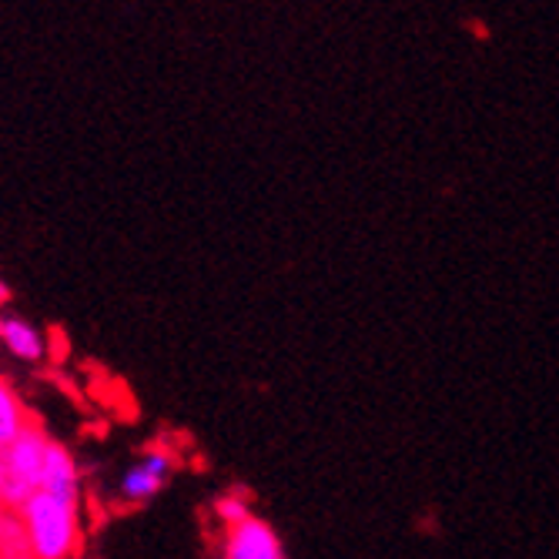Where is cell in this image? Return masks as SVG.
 <instances>
[{
    "label": "cell",
    "instance_id": "6da1fadb",
    "mask_svg": "<svg viewBox=\"0 0 559 559\" xmlns=\"http://www.w3.org/2000/svg\"><path fill=\"white\" fill-rule=\"evenodd\" d=\"M21 516L34 543V559H71L81 549L78 502H64L50 492H34Z\"/></svg>",
    "mask_w": 559,
    "mask_h": 559
},
{
    "label": "cell",
    "instance_id": "7a4b0ae2",
    "mask_svg": "<svg viewBox=\"0 0 559 559\" xmlns=\"http://www.w3.org/2000/svg\"><path fill=\"white\" fill-rule=\"evenodd\" d=\"M47 432L37 419L24 426V432L0 449V492L11 513H24V506L40 492V476H44V455H47Z\"/></svg>",
    "mask_w": 559,
    "mask_h": 559
},
{
    "label": "cell",
    "instance_id": "3957f363",
    "mask_svg": "<svg viewBox=\"0 0 559 559\" xmlns=\"http://www.w3.org/2000/svg\"><path fill=\"white\" fill-rule=\"evenodd\" d=\"M222 559H285V552L269 523L248 516V520L228 526Z\"/></svg>",
    "mask_w": 559,
    "mask_h": 559
},
{
    "label": "cell",
    "instance_id": "277c9868",
    "mask_svg": "<svg viewBox=\"0 0 559 559\" xmlns=\"http://www.w3.org/2000/svg\"><path fill=\"white\" fill-rule=\"evenodd\" d=\"M40 492H50L64 502H81V476L78 463L61 442H47L44 455V476H40Z\"/></svg>",
    "mask_w": 559,
    "mask_h": 559
},
{
    "label": "cell",
    "instance_id": "5b68a950",
    "mask_svg": "<svg viewBox=\"0 0 559 559\" xmlns=\"http://www.w3.org/2000/svg\"><path fill=\"white\" fill-rule=\"evenodd\" d=\"M171 469H175V455H171V452H147L138 466H131V469L124 473L121 496H124L128 502H144V499H151V496H155V492L165 486V479H168Z\"/></svg>",
    "mask_w": 559,
    "mask_h": 559
},
{
    "label": "cell",
    "instance_id": "8992f818",
    "mask_svg": "<svg viewBox=\"0 0 559 559\" xmlns=\"http://www.w3.org/2000/svg\"><path fill=\"white\" fill-rule=\"evenodd\" d=\"M27 423H31V416L24 409L21 395L14 392V385L4 376H0V449H8L24 432Z\"/></svg>",
    "mask_w": 559,
    "mask_h": 559
},
{
    "label": "cell",
    "instance_id": "52a82bcc",
    "mask_svg": "<svg viewBox=\"0 0 559 559\" xmlns=\"http://www.w3.org/2000/svg\"><path fill=\"white\" fill-rule=\"evenodd\" d=\"M0 342H4L14 355L27 362H37L44 355V338L37 329H31L27 322L21 319H0Z\"/></svg>",
    "mask_w": 559,
    "mask_h": 559
},
{
    "label": "cell",
    "instance_id": "ba28073f",
    "mask_svg": "<svg viewBox=\"0 0 559 559\" xmlns=\"http://www.w3.org/2000/svg\"><path fill=\"white\" fill-rule=\"evenodd\" d=\"M0 559H34V543L21 513H8L0 523Z\"/></svg>",
    "mask_w": 559,
    "mask_h": 559
},
{
    "label": "cell",
    "instance_id": "9c48e42d",
    "mask_svg": "<svg viewBox=\"0 0 559 559\" xmlns=\"http://www.w3.org/2000/svg\"><path fill=\"white\" fill-rule=\"evenodd\" d=\"M218 516L225 520V526H235V523L248 520V506L235 496H225V499H218Z\"/></svg>",
    "mask_w": 559,
    "mask_h": 559
},
{
    "label": "cell",
    "instance_id": "30bf717a",
    "mask_svg": "<svg viewBox=\"0 0 559 559\" xmlns=\"http://www.w3.org/2000/svg\"><path fill=\"white\" fill-rule=\"evenodd\" d=\"M8 513H11V510H8V502H4V492H0V523H4Z\"/></svg>",
    "mask_w": 559,
    "mask_h": 559
},
{
    "label": "cell",
    "instance_id": "8fae6325",
    "mask_svg": "<svg viewBox=\"0 0 559 559\" xmlns=\"http://www.w3.org/2000/svg\"><path fill=\"white\" fill-rule=\"evenodd\" d=\"M8 298H11V288H8L4 282H0V305H4Z\"/></svg>",
    "mask_w": 559,
    "mask_h": 559
}]
</instances>
